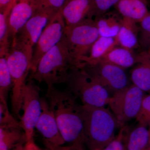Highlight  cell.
<instances>
[{
  "label": "cell",
  "mask_w": 150,
  "mask_h": 150,
  "mask_svg": "<svg viewBox=\"0 0 150 150\" xmlns=\"http://www.w3.org/2000/svg\"><path fill=\"white\" fill-rule=\"evenodd\" d=\"M46 96L67 146L86 149L81 104L76 98L68 90H60L54 86L48 87Z\"/></svg>",
  "instance_id": "1"
},
{
  "label": "cell",
  "mask_w": 150,
  "mask_h": 150,
  "mask_svg": "<svg viewBox=\"0 0 150 150\" xmlns=\"http://www.w3.org/2000/svg\"><path fill=\"white\" fill-rule=\"evenodd\" d=\"M83 121L84 145L88 150H102L115 136L119 128L116 118L105 107L81 104Z\"/></svg>",
  "instance_id": "2"
},
{
  "label": "cell",
  "mask_w": 150,
  "mask_h": 150,
  "mask_svg": "<svg viewBox=\"0 0 150 150\" xmlns=\"http://www.w3.org/2000/svg\"><path fill=\"white\" fill-rule=\"evenodd\" d=\"M33 48L15 38L12 40L6 54L7 61L13 83L11 97V110L13 116L20 119L23 89L30 71L33 56Z\"/></svg>",
  "instance_id": "3"
},
{
  "label": "cell",
  "mask_w": 150,
  "mask_h": 150,
  "mask_svg": "<svg viewBox=\"0 0 150 150\" xmlns=\"http://www.w3.org/2000/svg\"><path fill=\"white\" fill-rule=\"evenodd\" d=\"M75 66L68 48L67 38L62 40L43 56L30 78L47 86L65 83L70 70Z\"/></svg>",
  "instance_id": "4"
},
{
  "label": "cell",
  "mask_w": 150,
  "mask_h": 150,
  "mask_svg": "<svg viewBox=\"0 0 150 150\" xmlns=\"http://www.w3.org/2000/svg\"><path fill=\"white\" fill-rule=\"evenodd\" d=\"M65 84L67 90L83 105L105 107L111 95L101 85L81 67L74 66Z\"/></svg>",
  "instance_id": "5"
},
{
  "label": "cell",
  "mask_w": 150,
  "mask_h": 150,
  "mask_svg": "<svg viewBox=\"0 0 150 150\" xmlns=\"http://www.w3.org/2000/svg\"><path fill=\"white\" fill-rule=\"evenodd\" d=\"M65 35L75 66L80 67L99 37L94 20L88 18L77 24L66 26Z\"/></svg>",
  "instance_id": "6"
},
{
  "label": "cell",
  "mask_w": 150,
  "mask_h": 150,
  "mask_svg": "<svg viewBox=\"0 0 150 150\" xmlns=\"http://www.w3.org/2000/svg\"><path fill=\"white\" fill-rule=\"evenodd\" d=\"M146 95L144 92L131 84L111 96L108 105L120 129L131 119H136Z\"/></svg>",
  "instance_id": "7"
},
{
  "label": "cell",
  "mask_w": 150,
  "mask_h": 150,
  "mask_svg": "<svg viewBox=\"0 0 150 150\" xmlns=\"http://www.w3.org/2000/svg\"><path fill=\"white\" fill-rule=\"evenodd\" d=\"M21 126L25 133L28 142L33 141L34 130L42 111L40 89L30 78L23 89Z\"/></svg>",
  "instance_id": "8"
},
{
  "label": "cell",
  "mask_w": 150,
  "mask_h": 150,
  "mask_svg": "<svg viewBox=\"0 0 150 150\" xmlns=\"http://www.w3.org/2000/svg\"><path fill=\"white\" fill-rule=\"evenodd\" d=\"M81 68L101 85L111 96L131 84L125 69L102 61L83 64Z\"/></svg>",
  "instance_id": "9"
},
{
  "label": "cell",
  "mask_w": 150,
  "mask_h": 150,
  "mask_svg": "<svg viewBox=\"0 0 150 150\" xmlns=\"http://www.w3.org/2000/svg\"><path fill=\"white\" fill-rule=\"evenodd\" d=\"M66 27L64 20L60 11L47 25L35 44L30 67L32 74L35 71L43 56L62 40L65 34Z\"/></svg>",
  "instance_id": "10"
},
{
  "label": "cell",
  "mask_w": 150,
  "mask_h": 150,
  "mask_svg": "<svg viewBox=\"0 0 150 150\" xmlns=\"http://www.w3.org/2000/svg\"><path fill=\"white\" fill-rule=\"evenodd\" d=\"M59 12L51 8H37L14 38L33 48L47 25Z\"/></svg>",
  "instance_id": "11"
},
{
  "label": "cell",
  "mask_w": 150,
  "mask_h": 150,
  "mask_svg": "<svg viewBox=\"0 0 150 150\" xmlns=\"http://www.w3.org/2000/svg\"><path fill=\"white\" fill-rule=\"evenodd\" d=\"M42 111L35 129L44 139L46 147L63 146L65 142L48 101L41 98Z\"/></svg>",
  "instance_id": "12"
},
{
  "label": "cell",
  "mask_w": 150,
  "mask_h": 150,
  "mask_svg": "<svg viewBox=\"0 0 150 150\" xmlns=\"http://www.w3.org/2000/svg\"><path fill=\"white\" fill-rule=\"evenodd\" d=\"M36 8L33 0H13L8 20L11 42L31 17Z\"/></svg>",
  "instance_id": "13"
},
{
  "label": "cell",
  "mask_w": 150,
  "mask_h": 150,
  "mask_svg": "<svg viewBox=\"0 0 150 150\" xmlns=\"http://www.w3.org/2000/svg\"><path fill=\"white\" fill-rule=\"evenodd\" d=\"M92 0H67L61 12L66 26H71L92 18Z\"/></svg>",
  "instance_id": "14"
},
{
  "label": "cell",
  "mask_w": 150,
  "mask_h": 150,
  "mask_svg": "<svg viewBox=\"0 0 150 150\" xmlns=\"http://www.w3.org/2000/svg\"><path fill=\"white\" fill-rule=\"evenodd\" d=\"M27 142L20 122L0 126V150H18Z\"/></svg>",
  "instance_id": "15"
},
{
  "label": "cell",
  "mask_w": 150,
  "mask_h": 150,
  "mask_svg": "<svg viewBox=\"0 0 150 150\" xmlns=\"http://www.w3.org/2000/svg\"><path fill=\"white\" fill-rule=\"evenodd\" d=\"M137 22L129 18L122 17L121 27L115 40L118 46L134 50L139 46V28Z\"/></svg>",
  "instance_id": "16"
},
{
  "label": "cell",
  "mask_w": 150,
  "mask_h": 150,
  "mask_svg": "<svg viewBox=\"0 0 150 150\" xmlns=\"http://www.w3.org/2000/svg\"><path fill=\"white\" fill-rule=\"evenodd\" d=\"M131 79L134 85L150 93V59L147 51L138 54V62L131 70Z\"/></svg>",
  "instance_id": "17"
},
{
  "label": "cell",
  "mask_w": 150,
  "mask_h": 150,
  "mask_svg": "<svg viewBox=\"0 0 150 150\" xmlns=\"http://www.w3.org/2000/svg\"><path fill=\"white\" fill-rule=\"evenodd\" d=\"M100 61L107 62L126 69L138 63V54H135L134 50L116 46L107 53Z\"/></svg>",
  "instance_id": "18"
},
{
  "label": "cell",
  "mask_w": 150,
  "mask_h": 150,
  "mask_svg": "<svg viewBox=\"0 0 150 150\" xmlns=\"http://www.w3.org/2000/svg\"><path fill=\"white\" fill-rule=\"evenodd\" d=\"M116 7L122 17L132 19L137 23L149 12L146 0H119Z\"/></svg>",
  "instance_id": "19"
},
{
  "label": "cell",
  "mask_w": 150,
  "mask_h": 150,
  "mask_svg": "<svg viewBox=\"0 0 150 150\" xmlns=\"http://www.w3.org/2000/svg\"><path fill=\"white\" fill-rule=\"evenodd\" d=\"M148 143L147 126L139 124L131 130L127 129L125 138L126 150H147Z\"/></svg>",
  "instance_id": "20"
},
{
  "label": "cell",
  "mask_w": 150,
  "mask_h": 150,
  "mask_svg": "<svg viewBox=\"0 0 150 150\" xmlns=\"http://www.w3.org/2000/svg\"><path fill=\"white\" fill-rule=\"evenodd\" d=\"M121 19L114 14L105 13L95 17L94 21L99 36L115 38L121 27Z\"/></svg>",
  "instance_id": "21"
},
{
  "label": "cell",
  "mask_w": 150,
  "mask_h": 150,
  "mask_svg": "<svg viewBox=\"0 0 150 150\" xmlns=\"http://www.w3.org/2000/svg\"><path fill=\"white\" fill-rule=\"evenodd\" d=\"M116 46H118L115 38L99 36L93 43L88 56L82 64H94L100 62L107 53Z\"/></svg>",
  "instance_id": "22"
},
{
  "label": "cell",
  "mask_w": 150,
  "mask_h": 150,
  "mask_svg": "<svg viewBox=\"0 0 150 150\" xmlns=\"http://www.w3.org/2000/svg\"><path fill=\"white\" fill-rule=\"evenodd\" d=\"M12 87V81L8 65L6 55L0 56V103L8 106V93Z\"/></svg>",
  "instance_id": "23"
},
{
  "label": "cell",
  "mask_w": 150,
  "mask_h": 150,
  "mask_svg": "<svg viewBox=\"0 0 150 150\" xmlns=\"http://www.w3.org/2000/svg\"><path fill=\"white\" fill-rule=\"evenodd\" d=\"M13 4V0L7 8L0 11V56L6 55L11 47L8 20Z\"/></svg>",
  "instance_id": "24"
},
{
  "label": "cell",
  "mask_w": 150,
  "mask_h": 150,
  "mask_svg": "<svg viewBox=\"0 0 150 150\" xmlns=\"http://www.w3.org/2000/svg\"><path fill=\"white\" fill-rule=\"evenodd\" d=\"M139 42L144 48L150 47V11L139 22Z\"/></svg>",
  "instance_id": "25"
},
{
  "label": "cell",
  "mask_w": 150,
  "mask_h": 150,
  "mask_svg": "<svg viewBox=\"0 0 150 150\" xmlns=\"http://www.w3.org/2000/svg\"><path fill=\"white\" fill-rule=\"evenodd\" d=\"M119 1V0H92V18L104 14L112 6H116Z\"/></svg>",
  "instance_id": "26"
},
{
  "label": "cell",
  "mask_w": 150,
  "mask_h": 150,
  "mask_svg": "<svg viewBox=\"0 0 150 150\" xmlns=\"http://www.w3.org/2000/svg\"><path fill=\"white\" fill-rule=\"evenodd\" d=\"M128 126L120 128L115 138L102 150H126L125 138Z\"/></svg>",
  "instance_id": "27"
},
{
  "label": "cell",
  "mask_w": 150,
  "mask_h": 150,
  "mask_svg": "<svg viewBox=\"0 0 150 150\" xmlns=\"http://www.w3.org/2000/svg\"><path fill=\"white\" fill-rule=\"evenodd\" d=\"M139 124L146 126L150 124V93L146 95L142 101L141 110L136 118Z\"/></svg>",
  "instance_id": "28"
},
{
  "label": "cell",
  "mask_w": 150,
  "mask_h": 150,
  "mask_svg": "<svg viewBox=\"0 0 150 150\" xmlns=\"http://www.w3.org/2000/svg\"><path fill=\"white\" fill-rule=\"evenodd\" d=\"M67 0H33L36 8L52 9L59 11L62 9Z\"/></svg>",
  "instance_id": "29"
},
{
  "label": "cell",
  "mask_w": 150,
  "mask_h": 150,
  "mask_svg": "<svg viewBox=\"0 0 150 150\" xmlns=\"http://www.w3.org/2000/svg\"><path fill=\"white\" fill-rule=\"evenodd\" d=\"M19 123L12 115L8 110V106L0 103V126L12 125Z\"/></svg>",
  "instance_id": "30"
},
{
  "label": "cell",
  "mask_w": 150,
  "mask_h": 150,
  "mask_svg": "<svg viewBox=\"0 0 150 150\" xmlns=\"http://www.w3.org/2000/svg\"><path fill=\"white\" fill-rule=\"evenodd\" d=\"M47 150H88L85 148L77 147L72 146H66L64 145L57 146L46 147Z\"/></svg>",
  "instance_id": "31"
},
{
  "label": "cell",
  "mask_w": 150,
  "mask_h": 150,
  "mask_svg": "<svg viewBox=\"0 0 150 150\" xmlns=\"http://www.w3.org/2000/svg\"><path fill=\"white\" fill-rule=\"evenodd\" d=\"M18 150H40L35 146L33 141L28 142L25 145L21 147Z\"/></svg>",
  "instance_id": "32"
},
{
  "label": "cell",
  "mask_w": 150,
  "mask_h": 150,
  "mask_svg": "<svg viewBox=\"0 0 150 150\" xmlns=\"http://www.w3.org/2000/svg\"><path fill=\"white\" fill-rule=\"evenodd\" d=\"M12 0H0V11L7 8Z\"/></svg>",
  "instance_id": "33"
},
{
  "label": "cell",
  "mask_w": 150,
  "mask_h": 150,
  "mask_svg": "<svg viewBox=\"0 0 150 150\" xmlns=\"http://www.w3.org/2000/svg\"><path fill=\"white\" fill-rule=\"evenodd\" d=\"M149 126V129H148L149 130V143H148V148L147 150H150V124Z\"/></svg>",
  "instance_id": "34"
},
{
  "label": "cell",
  "mask_w": 150,
  "mask_h": 150,
  "mask_svg": "<svg viewBox=\"0 0 150 150\" xmlns=\"http://www.w3.org/2000/svg\"><path fill=\"white\" fill-rule=\"evenodd\" d=\"M148 50H147V53L148 54V55H149V57L150 59V47L147 49Z\"/></svg>",
  "instance_id": "35"
},
{
  "label": "cell",
  "mask_w": 150,
  "mask_h": 150,
  "mask_svg": "<svg viewBox=\"0 0 150 150\" xmlns=\"http://www.w3.org/2000/svg\"><path fill=\"white\" fill-rule=\"evenodd\" d=\"M47 150V149H46V150Z\"/></svg>",
  "instance_id": "36"
}]
</instances>
